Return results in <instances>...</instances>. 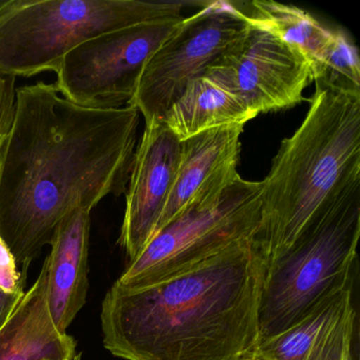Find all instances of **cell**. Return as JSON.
I'll return each instance as SVG.
<instances>
[{"label":"cell","instance_id":"cell-1","mask_svg":"<svg viewBox=\"0 0 360 360\" xmlns=\"http://www.w3.org/2000/svg\"><path fill=\"white\" fill-rule=\"evenodd\" d=\"M140 112L79 106L44 82L16 89L0 148V237L22 273L75 210L126 193Z\"/></svg>","mask_w":360,"mask_h":360},{"label":"cell","instance_id":"cell-2","mask_svg":"<svg viewBox=\"0 0 360 360\" xmlns=\"http://www.w3.org/2000/svg\"><path fill=\"white\" fill-rule=\"evenodd\" d=\"M267 263L255 239L149 285L115 282L102 303L104 347L125 360H241L260 342Z\"/></svg>","mask_w":360,"mask_h":360},{"label":"cell","instance_id":"cell-3","mask_svg":"<svg viewBox=\"0 0 360 360\" xmlns=\"http://www.w3.org/2000/svg\"><path fill=\"white\" fill-rule=\"evenodd\" d=\"M315 86L302 124L282 141L261 181L256 241L267 267L360 189V94Z\"/></svg>","mask_w":360,"mask_h":360},{"label":"cell","instance_id":"cell-4","mask_svg":"<svg viewBox=\"0 0 360 360\" xmlns=\"http://www.w3.org/2000/svg\"><path fill=\"white\" fill-rule=\"evenodd\" d=\"M210 1L11 0L0 12V75L30 77L60 68L73 49L104 33L183 18Z\"/></svg>","mask_w":360,"mask_h":360},{"label":"cell","instance_id":"cell-5","mask_svg":"<svg viewBox=\"0 0 360 360\" xmlns=\"http://www.w3.org/2000/svg\"><path fill=\"white\" fill-rule=\"evenodd\" d=\"M359 237L358 189L267 267L260 304L261 339L285 330L355 279Z\"/></svg>","mask_w":360,"mask_h":360},{"label":"cell","instance_id":"cell-6","mask_svg":"<svg viewBox=\"0 0 360 360\" xmlns=\"http://www.w3.org/2000/svg\"><path fill=\"white\" fill-rule=\"evenodd\" d=\"M262 183L238 176L221 193L191 205L155 233L117 279L149 285L255 239L262 220Z\"/></svg>","mask_w":360,"mask_h":360},{"label":"cell","instance_id":"cell-7","mask_svg":"<svg viewBox=\"0 0 360 360\" xmlns=\"http://www.w3.org/2000/svg\"><path fill=\"white\" fill-rule=\"evenodd\" d=\"M244 27L241 10L224 1H210L183 18L147 60L130 102L144 117L145 125L161 122L188 84L203 77Z\"/></svg>","mask_w":360,"mask_h":360},{"label":"cell","instance_id":"cell-8","mask_svg":"<svg viewBox=\"0 0 360 360\" xmlns=\"http://www.w3.org/2000/svg\"><path fill=\"white\" fill-rule=\"evenodd\" d=\"M183 18L145 22L98 35L69 52L56 89L79 106L121 108L131 102L147 60Z\"/></svg>","mask_w":360,"mask_h":360},{"label":"cell","instance_id":"cell-9","mask_svg":"<svg viewBox=\"0 0 360 360\" xmlns=\"http://www.w3.org/2000/svg\"><path fill=\"white\" fill-rule=\"evenodd\" d=\"M203 77L243 100L257 115L300 104L313 82L311 67L299 52L246 22L237 41Z\"/></svg>","mask_w":360,"mask_h":360},{"label":"cell","instance_id":"cell-10","mask_svg":"<svg viewBox=\"0 0 360 360\" xmlns=\"http://www.w3.org/2000/svg\"><path fill=\"white\" fill-rule=\"evenodd\" d=\"M181 141L163 123L145 125L134 153L119 243L130 261L150 241L172 191Z\"/></svg>","mask_w":360,"mask_h":360},{"label":"cell","instance_id":"cell-11","mask_svg":"<svg viewBox=\"0 0 360 360\" xmlns=\"http://www.w3.org/2000/svg\"><path fill=\"white\" fill-rule=\"evenodd\" d=\"M243 131L244 125L224 126L181 142L176 178L155 233L193 204L221 193L240 176L237 166Z\"/></svg>","mask_w":360,"mask_h":360},{"label":"cell","instance_id":"cell-12","mask_svg":"<svg viewBox=\"0 0 360 360\" xmlns=\"http://www.w3.org/2000/svg\"><path fill=\"white\" fill-rule=\"evenodd\" d=\"M354 279L320 301L282 332L261 339L262 360H338L353 349L356 330Z\"/></svg>","mask_w":360,"mask_h":360},{"label":"cell","instance_id":"cell-13","mask_svg":"<svg viewBox=\"0 0 360 360\" xmlns=\"http://www.w3.org/2000/svg\"><path fill=\"white\" fill-rule=\"evenodd\" d=\"M90 212L79 208L64 219L45 260L48 304L54 324L62 333H67L87 299Z\"/></svg>","mask_w":360,"mask_h":360},{"label":"cell","instance_id":"cell-14","mask_svg":"<svg viewBox=\"0 0 360 360\" xmlns=\"http://www.w3.org/2000/svg\"><path fill=\"white\" fill-rule=\"evenodd\" d=\"M47 288L44 262L37 281L0 328V360H70L77 355V341L54 324Z\"/></svg>","mask_w":360,"mask_h":360},{"label":"cell","instance_id":"cell-15","mask_svg":"<svg viewBox=\"0 0 360 360\" xmlns=\"http://www.w3.org/2000/svg\"><path fill=\"white\" fill-rule=\"evenodd\" d=\"M257 115L243 100L201 77L188 84L162 122L182 142L216 128L245 125Z\"/></svg>","mask_w":360,"mask_h":360},{"label":"cell","instance_id":"cell-16","mask_svg":"<svg viewBox=\"0 0 360 360\" xmlns=\"http://www.w3.org/2000/svg\"><path fill=\"white\" fill-rule=\"evenodd\" d=\"M250 13L242 12L252 26L269 31L301 54L311 67L313 82L323 75L336 43L337 31L328 30L313 15L295 6L256 0Z\"/></svg>","mask_w":360,"mask_h":360},{"label":"cell","instance_id":"cell-17","mask_svg":"<svg viewBox=\"0 0 360 360\" xmlns=\"http://www.w3.org/2000/svg\"><path fill=\"white\" fill-rule=\"evenodd\" d=\"M15 257L0 237V290L7 292H25L27 275L18 269Z\"/></svg>","mask_w":360,"mask_h":360},{"label":"cell","instance_id":"cell-18","mask_svg":"<svg viewBox=\"0 0 360 360\" xmlns=\"http://www.w3.org/2000/svg\"><path fill=\"white\" fill-rule=\"evenodd\" d=\"M15 77L0 75V148L11 130L15 107Z\"/></svg>","mask_w":360,"mask_h":360},{"label":"cell","instance_id":"cell-19","mask_svg":"<svg viewBox=\"0 0 360 360\" xmlns=\"http://www.w3.org/2000/svg\"><path fill=\"white\" fill-rule=\"evenodd\" d=\"M25 292H7L0 290V328L9 320L16 307L24 298Z\"/></svg>","mask_w":360,"mask_h":360},{"label":"cell","instance_id":"cell-20","mask_svg":"<svg viewBox=\"0 0 360 360\" xmlns=\"http://www.w3.org/2000/svg\"><path fill=\"white\" fill-rule=\"evenodd\" d=\"M241 360H262L261 359L260 356L258 355V353L256 352V349H254V351L252 352V353L248 354V356H245V357L243 358V359Z\"/></svg>","mask_w":360,"mask_h":360},{"label":"cell","instance_id":"cell-21","mask_svg":"<svg viewBox=\"0 0 360 360\" xmlns=\"http://www.w3.org/2000/svg\"><path fill=\"white\" fill-rule=\"evenodd\" d=\"M338 360H355L353 355V349L351 351L347 352V353L343 354Z\"/></svg>","mask_w":360,"mask_h":360},{"label":"cell","instance_id":"cell-22","mask_svg":"<svg viewBox=\"0 0 360 360\" xmlns=\"http://www.w3.org/2000/svg\"><path fill=\"white\" fill-rule=\"evenodd\" d=\"M11 0H0V12L3 11L8 5H9Z\"/></svg>","mask_w":360,"mask_h":360},{"label":"cell","instance_id":"cell-23","mask_svg":"<svg viewBox=\"0 0 360 360\" xmlns=\"http://www.w3.org/2000/svg\"><path fill=\"white\" fill-rule=\"evenodd\" d=\"M72 360H81V355H75Z\"/></svg>","mask_w":360,"mask_h":360},{"label":"cell","instance_id":"cell-24","mask_svg":"<svg viewBox=\"0 0 360 360\" xmlns=\"http://www.w3.org/2000/svg\"><path fill=\"white\" fill-rule=\"evenodd\" d=\"M73 359V358H72ZM72 359H70V360H72ZM41 360H54V359H49V358H46V359H41Z\"/></svg>","mask_w":360,"mask_h":360}]
</instances>
